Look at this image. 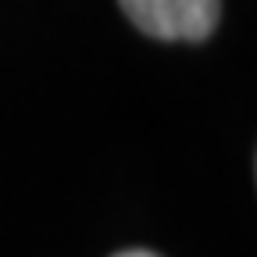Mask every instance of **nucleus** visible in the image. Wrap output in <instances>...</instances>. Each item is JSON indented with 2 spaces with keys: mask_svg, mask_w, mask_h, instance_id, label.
<instances>
[{
  "mask_svg": "<svg viewBox=\"0 0 257 257\" xmlns=\"http://www.w3.org/2000/svg\"><path fill=\"white\" fill-rule=\"evenodd\" d=\"M140 32L165 43H200L218 29L221 0H118Z\"/></svg>",
  "mask_w": 257,
  "mask_h": 257,
  "instance_id": "nucleus-1",
  "label": "nucleus"
},
{
  "mask_svg": "<svg viewBox=\"0 0 257 257\" xmlns=\"http://www.w3.org/2000/svg\"><path fill=\"white\" fill-rule=\"evenodd\" d=\"M114 257H157V253H150V250H125V253H114Z\"/></svg>",
  "mask_w": 257,
  "mask_h": 257,
  "instance_id": "nucleus-2",
  "label": "nucleus"
}]
</instances>
